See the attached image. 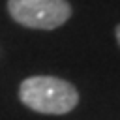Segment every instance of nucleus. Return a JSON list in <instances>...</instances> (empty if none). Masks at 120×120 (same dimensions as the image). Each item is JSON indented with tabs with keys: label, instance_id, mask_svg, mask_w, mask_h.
<instances>
[{
	"label": "nucleus",
	"instance_id": "nucleus-1",
	"mask_svg": "<svg viewBox=\"0 0 120 120\" xmlns=\"http://www.w3.org/2000/svg\"><path fill=\"white\" fill-rule=\"evenodd\" d=\"M19 98L26 107L43 114L69 112L79 101V94L73 84L49 75L24 79L19 88Z\"/></svg>",
	"mask_w": 120,
	"mask_h": 120
},
{
	"label": "nucleus",
	"instance_id": "nucleus-2",
	"mask_svg": "<svg viewBox=\"0 0 120 120\" xmlns=\"http://www.w3.org/2000/svg\"><path fill=\"white\" fill-rule=\"evenodd\" d=\"M8 11L19 24L38 30L58 28L71 15L66 0H8Z\"/></svg>",
	"mask_w": 120,
	"mask_h": 120
},
{
	"label": "nucleus",
	"instance_id": "nucleus-3",
	"mask_svg": "<svg viewBox=\"0 0 120 120\" xmlns=\"http://www.w3.org/2000/svg\"><path fill=\"white\" fill-rule=\"evenodd\" d=\"M116 39H118V43H120V24L116 26Z\"/></svg>",
	"mask_w": 120,
	"mask_h": 120
}]
</instances>
